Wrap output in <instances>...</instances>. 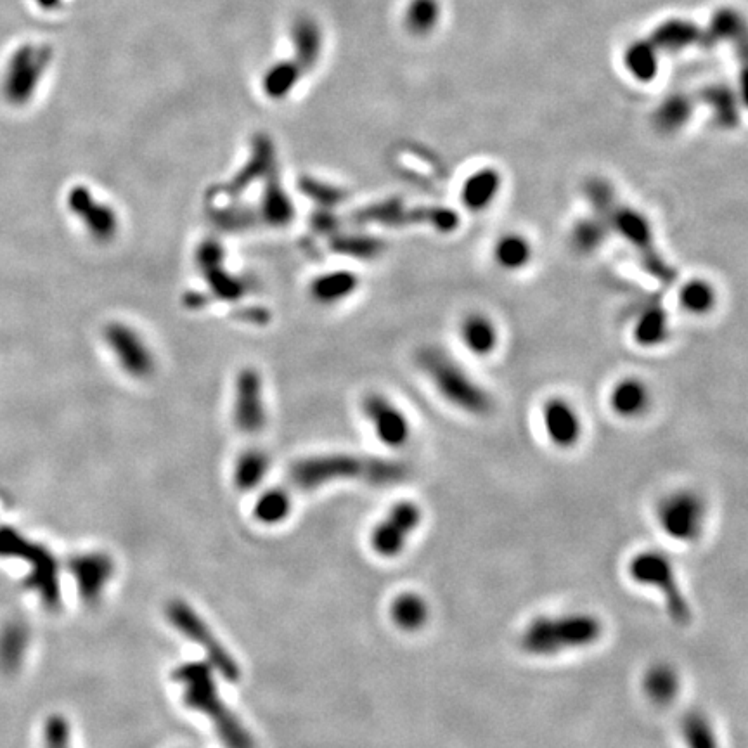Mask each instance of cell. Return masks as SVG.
I'll return each mask as SVG.
<instances>
[{"instance_id": "1", "label": "cell", "mask_w": 748, "mask_h": 748, "mask_svg": "<svg viewBox=\"0 0 748 748\" xmlns=\"http://www.w3.org/2000/svg\"><path fill=\"white\" fill-rule=\"evenodd\" d=\"M407 475L409 470L397 461L352 454H326L293 463L288 470V487H291V491L310 492L336 480H361L366 484L385 487L399 484Z\"/></svg>"}, {"instance_id": "2", "label": "cell", "mask_w": 748, "mask_h": 748, "mask_svg": "<svg viewBox=\"0 0 748 748\" xmlns=\"http://www.w3.org/2000/svg\"><path fill=\"white\" fill-rule=\"evenodd\" d=\"M605 632L603 620L591 612L539 615L525 624L518 645L530 657L551 658L596 645Z\"/></svg>"}, {"instance_id": "3", "label": "cell", "mask_w": 748, "mask_h": 748, "mask_svg": "<svg viewBox=\"0 0 748 748\" xmlns=\"http://www.w3.org/2000/svg\"><path fill=\"white\" fill-rule=\"evenodd\" d=\"M175 683L184 688V702L189 709L207 716L226 748H257L252 733L243 726L239 717L220 698L213 679L212 665L189 662L172 672Z\"/></svg>"}, {"instance_id": "4", "label": "cell", "mask_w": 748, "mask_h": 748, "mask_svg": "<svg viewBox=\"0 0 748 748\" xmlns=\"http://www.w3.org/2000/svg\"><path fill=\"white\" fill-rule=\"evenodd\" d=\"M418 364L447 404L475 416H487L494 409L489 392L444 350H421Z\"/></svg>"}, {"instance_id": "5", "label": "cell", "mask_w": 748, "mask_h": 748, "mask_svg": "<svg viewBox=\"0 0 748 748\" xmlns=\"http://www.w3.org/2000/svg\"><path fill=\"white\" fill-rule=\"evenodd\" d=\"M629 575L636 584L653 587L660 594L665 612L674 624H690L693 617L690 601L684 594L676 567L667 553L658 549L639 551L629 561Z\"/></svg>"}, {"instance_id": "6", "label": "cell", "mask_w": 748, "mask_h": 748, "mask_svg": "<svg viewBox=\"0 0 748 748\" xmlns=\"http://www.w3.org/2000/svg\"><path fill=\"white\" fill-rule=\"evenodd\" d=\"M0 556L2 558H18L30 565V574L26 577V584L33 593L39 594L40 601L49 610L59 607L61 601V586H59L58 560L49 549L42 544L28 541L20 532L0 527Z\"/></svg>"}, {"instance_id": "7", "label": "cell", "mask_w": 748, "mask_h": 748, "mask_svg": "<svg viewBox=\"0 0 748 748\" xmlns=\"http://www.w3.org/2000/svg\"><path fill=\"white\" fill-rule=\"evenodd\" d=\"M660 530L672 541L691 544L705 532L707 499L695 489H674L660 497L655 508Z\"/></svg>"}, {"instance_id": "8", "label": "cell", "mask_w": 748, "mask_h": 748, "mask_svg": "<svg viewBox=\"0 0 748 748\" xmlns=\"http://www.w3.org/2000/svg\"><path fill=\"white\" fill-rule=\"evenodd\" d=\"M165 615L170 626L184 634L189 641L203 648L213 671L219 672L220 676L229 683H238L241 678L238 662L231 657L226 646L220 643L207 622L201 619L193 607H189L186 601L172 600L167 605Z\"/></svg>"}, {"instance_id": "9", "label": "cell", "mask_w": 748, "mask_h": 748, "mask_svg": "<svg viewBox=\"0 0 748 748\" xmlns=\"http://www.w3.org/2000/svg\"><path fill=\"white\" fill-rule=\"evenodd\" d=\"M104 342L123 373L134 380H148L156 369V359L146 338L130 324L110 323L104 328Z\"/></svg>"}, {"instance_id": "10", "label": "cell", "mask_w": 748, "mask_h": 748, "mask_svg": "<svg viewBox=\"0 0 748 748\" xmlns=\"http://www.w3.org/2000/svg\"><path fill=\"white\" fill-rule=\"evenodd\" d=\"M605 219L608 220L610 229L617 231L622 238H626L627 243L643 255V260L650 272H653L657 278L669 279V269L662 264L657 248L653 245L652 224L643 213L636 208L615 205Z\"/></svg>"}, {"instance_id": "11", "label": "cell", "mask_w": 748, "mask_h": 748, "mask_svg": "<svg viewBox=\"0 0 748 748\" xmlns=\"http://www.w3.org/2000/svg\"><path fill=\"white\" fill-rule=\"evenodd\" d=\"M234 425L239 432L257 435L267 423L264 383L262 376L253 368L241 369L234 383L233 399Z\"/></svg>"}, {"instance_id": "12", "label": "cell", "mask_w": 748, "mask_h": 748, "mask_svg": "<svg viewBox=\"0 0 748 748\" xmlns=\"http://www.w3.org/2000/svg\"><path fill=\"white\" fill-rule=\"evenodd\" d=\"M51 61V47L25 46L14 54L7 71L4 94L9 103L25 104L39 80L44 75L46 66Z\"/></svg>"}, {"instance_id": "13", "label": "cell", "mask_w": 748, "mask_h": 748, "mask_svg": "<svg viewBox=\"0 0 748 748\" xmlns=\"http://www.w3.org/2000/svg\"><path fill=\"white\" fill-rule=\"evenodd\" d=\"M362 411L381 444L402 449L411 437V423L406 413L387 395L369 394L362 400Z\"/></svg>"}, {"instance_id": "14", "label": "cell", "mask_w": 748, "mask_h": 748, "mask_svg": "<svg viewBox=\"0 0 748 748\" xmlns=\"http://www.w3.org/2000/svg\"><path fill=\"white\" fill-rule=\"evenodd\" d=\"M418 504L404 501L394 506L387 518L378 523L371 536V546L383 558H394L406 548L407 539L421 523Z\"/></svg>"}, {"instance_id": "15", "label": "cell", "mask_w": 748, "mask_h": 748, "mask_svg": "<svg viewBox=\"0 0 748 748\" xmlns=\"http://www.w3.org/2000/svg\"><path fill=\"white\" fill-rule=\"evenodd\" d=\"M544 435L551 445L561 451H570L581 442L584 437V423H582L579 409L572 404V400L565 397H549L541 413Z\"/></svg>"}, {"instance_id": "16", "label": "cell", "mask_w": 748, "mask_h": 748, "mask_svg": "<svg viewBox=\"0 0 748 748\" xmlns=\"http://www.w3.org/2000/svg\"><path fill=\"white\" fill-rule=\"evenodd\" d=\"M77 584L78 596L87 605H96L115 575V561L104 551L78 553L68 563Z\"/></svg>"}, {"instance_id": "17", "label": "cell", "mask_w": 748, "mask_h": 748, "mask_svg": "<svg viewBox=\"0 0 748 748\" xmlns=\"http://www.w3.org/2000/svg\"><path fill=\"white\" fill-rule=\"evenodd\" d=\"M66 205H68V210L84 224L92 238L101 243L115 238L118 231L117 212L110 205L97 200L89 187H73L66 198Z\"/></svg>"}, {"instance_id": "18", "label": "cell", "mask_w": 748, "mask_h": 748, "mask_svg": "<svg viewBox=\"0 0 748 748\" xmlns=\"http://www.w3.org/2000/svg\"><path fill=\"white\" fill-rule=\"evenodd\" d=\"M608 406L622 420H639L652 407V390L639 376H624L613 383Z\"/></svg>"}, {"instance_id": "19", "label": "cell", "mask_w": 748, "mask_h": 748, "mask_svg": "<svg viewBox=\"0 0 748 748\" xmlns=\"http://www.w3.org/2000/svg\"><path fill=\"white\" fill-rule=\"evenodd\" d=\"M641 688L648 702L653 703L655 707H669L671 703L676 702L681 691V674L678 667L667 660L652 662L643 672Z\"/></svg>"}, {"instance_id": "20", "label": "cell", "mask_w": 748, "mask_h": 748, "mask_svg": "<svg viewBox=\"0 0 748 748\" xmlns=\"http://www.w3.org/2000/svg\"><path fill=\"white\" fill-rule=\"evenodd\" d=\"M459 338L470 354L489 357L496 352L501 342L496 321L484 312H468L459 323Z\"/></svg>"}, {"instance_id": "21", "label": "cell", "mask_w": 748, "mask_h": 748, "mask_svg": "<svg viewBox=\"0 0 748 748\" xmlns=\"http://www.w3.org/2000/svg\"><path fill=\"white\" fill-rule=\"evenodd\" d=\"M503 189V175L496 168H480L468 175L461 186V201L466 210L473 213L485 212L496 203Z\"/></svg>"}, {"instance_id": "22", "label": "cell", "mask_w": 748, "mask_h": 748, "mask_svg": "<svg viewBox=\"0 0 748 748\" xmlns=\"http://www.w3.org/2000/svg\"><path fill=\"white\" fill-rule=\"evenodd\" d=\"M30 648V627L20 619L7 620L0 627V672L16 674L23 667Z\"/></svg>"}, {"instance_id": "23", "label": "cell", "mask_w": 748, "mask_h": 748, "mask_svg": "<svg viewBox=\"0 0 748 748\" xmlns=\"http://www.w3.org/2000/svg\"><path fill=\"white\" fill-rule=\"evenodd\" d=\"M494 264L504 272H520L529 267L534 258V245L525 234L504 233L492 246Z\"/></svg>"}, {"instance_id": "24", "label": "cell", "mask_w": 748, "mask_h": 748, "mask_svg": "<svg viewBox=\"0 0 748 748\" xmlns=\"http://www.w3.org/2000/svg\"><path fill=\"white\" fill-rule=\"evenodd\" d=\"M669 336V314L660 305H648L632 328V338L641 349H658L669 340Z\"/></svg>"}, {"instance_id": "25", "label": "cell", "mask_w": 748, "mask_h": 748, "mask_svg": "<svg viewBox=\"0 0 748 748\" xmlns=\"http://www.w3.org/2000/svg\"><path fill=\"white\" fill-rule=\"evenodd\" d=\"M681 309L693 317L710 316L719 304V293L709 279L693 278L681 286L678 293Z\"/></svg>"}, {"instance_id": "26", "label": "cell", "mask_w": 748, "mask_h": 748, "mask_svg": "<svg viewBox=\"0 0 748 748\" xmlns=\"http://www.w3.org/2000/svg\"><path fill=\"white\" fill-rule=\"evenodd\" d=\"M359 288V278L350 271H331L314 279L310 286L312 297L323 305L338 304L354 295Z\"/></svg>"}, {"instance_id": "27", "label": "cell", "mask_w": 748, "mask_h": 748, "mask_svg": "<svg viewBox=\"0 0 748 748\" xmlns=\"http://www.w3.org/2000/svg\"><path fill=\"white\" fill-rule=\"evenodd\" d=\"M679 729L686 748H719L716 726L703 710L690 709L684 712Z\"/></svg>"}, {"instance_id": "28", "label": "cell", "mask_w": 748, "mask_h": 748, "mask_svg": "<svg viewBox=\"0 0 748 748\" xmlns=\"http://www.w3.org/2000/svg\"><path fill=\"white\" fill-rule=\"evenodd\" d=\"M392 619H394L395 626L402 631H420L430 619V608L420 594H400L399 598L392 603Z\"/></svg>"}, {"instance_id": "29", "label": "cell", "mask_w": 748, "mask_h": 748, "mask_svg": "<svg viewBox=\"0 0 748 748\" xmlns=\"http://www.w3.org/2000/svg\"><path fill=\"white\" fill-rule=\"evenodd\" d=\"M269 471V458L260 449H248L234 465V484L239 491H253Z\"/></svg>"}, {"instance_id": "30", "label": "cell", "mask_w": 748, "mask_h": 748, "mask_svg": "<svg viewBox=\"0 0 748 748\" xmlns=\"http://www.w3.org/2000/svg\"><path fill=\"white\" fill-rule=\"evenodd\" d=\"M610 231L612 229L607 219H603L600 215L587 217V219L579 220L572 229V245L582 255H589L605 243Z\"/></svg>"}, {"instance_id": "31", "label": "cell", "mask_w": 748, "mask_h": 748, "mask_svg": "<svg viewBox=\"0 0 748 748\" xmlns=\"http://www.w3.org/2000/svg\"><path fill=\"white\" fill-rule=\"evenodd\" d=\"M291 504H293V499H291L290 491L284 489V487H276V489L264 492L260 496L253 513H255L258 522L265 523V525H276L290 515Z\"/></svg>"}, {"instance_id": "32", "label": "cell", "mask_w": 748, "mask_h": 748, "mask_svg": "<svg viewBox=\"0 0 748 748\" xmlns=\"http://www.w3.org/2000/svg\"><path fill=\"white\" fill-rule=\"evenodd\" d=\"M691 117V103L683 96H674L664 101L655 113V125L664 134H674L683 129Z\"/></svg>"}, {"instance_id": "33", "label": "cell", "mask_w": 748, "mask_h": 748, "mask_svg": "<svg viewBox=\"0 0 748 748\" xmlns=\"http://www.w3.org/2000/svg\"><path fill=\"white\" fill-rule=\"evenodd\" d=\"M262 208H264L265 220L272 226H284L293 217V205L288 194L284 193L279 184L269 187V191L265 193Z\"/></svg>"}, {"instance_id": "34", "label": "cell", "mask_w": 748, "mask_h": 748, "mask_svg": "<svg viewBox=\"0 0 748 748\" xmlns=\"http://www.w3.org/2000/svg\"><path fill=\"white\" fill-rule=\"evenodd\" d=\"M44 748H73L71 726L65 716L52 714L47 717L44 726Z\"/></svg>"}, {"instance_id": "35", "label": "cell", "mask_w": 748, "mask_h": 748, "mask_svg": "<svg viewBox=\"0 0 748 748\" xmlns=\"http://www.w3.org/2000/svg\"><path fill=\"white\" fill-rule=\"evenodd\" d=\"M37 4H39L42 9L51 11V9H56V7H59V4H61V0H37Z\"/></svg>"}]
</instances>
